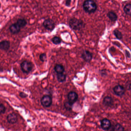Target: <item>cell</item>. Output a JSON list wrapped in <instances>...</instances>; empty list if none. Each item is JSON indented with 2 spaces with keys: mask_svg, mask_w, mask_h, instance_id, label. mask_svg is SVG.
Listing matches in <instances>:
<instances>
[{
  "mask_svg": "<svg viewBox=\"0 0 131 131\" xmlns=\"http://www.w3.org/2000/svg\"><path fill=\"white\" fill-rule=\"evenodd\" d=\"M54 70L57 74L63 73L64 71V68L63 66L61 64H57L54 67Z\"/></svg>",
  "mask_w": 131,
  "mask_h": 131,
  "instance_id": "5bb4252c",
  "label": "cell"
},
{
  "mask_svg": "<svg viewBox=\"0 0 131 131\" xmlns=\"http://www.w3.org/2000/svg\"><path fill=\"white\" fill-rule=\"evenodd\" d=\"M73 104H72L69 102H66L64 103V106L66 110L70 111L72 109Z\"/></svg>",
  "mask_w": 131,
  "mask_h": 131,
  "instance_id": "44dd1931",
  "label": "cell"
},
{
  "mask_svg": "<svg viewBox=\"0 0 131 131\" xmlns=\"http://www.w3.org/2000/svg\"><path fill=\"white\" fill-rule=\"evenodd\" d=\"M114 131H124V129L122 125L117 124L114 128Z\"/></svg>",
  "mask_w": 131,
  "mask_h": 131,
  "instance_id": "ffe728a7",
  "label": "cell"
},
{
  "mask_svg": "<svg viewBox=\"0 0 131 131\" xmlns=\"http://www.w3.org/2000/svg\"><path fill=\"white\" fill-rule=\"evenodd\" d=\"M66 75L63 73L57 74V78L58 80L60 82H62L65 81L66 80Z\"/></svg>",
  "mask_w": 131,
  "mask_h": 131,
  "instance_id": "2e32d148",
  "label": "cell"
},
{
  "mask_svg": "<svg viewBox=\"0 0 131 131\" xmlns=\"http://www.w3.org/2000/svg\"><path fill=\"white\" fill-rule=\"evenodd\" d=\"M7 119L8 123L11 124H14L17 121V116L15 113H11L8 115Z\"/></svg>",
  "mask_w": 131,
  "mask_h": 131,
  "instance_id": "9c48e42d",
  "label": "cell"
},
{
  "mask_svg": "<svg viewBox=\"0 0 131 131\" xmlns=\"http://www.w3.org/2000/svg\"><path fill=\"white\" fill-rule=\"evenodd\" d=\"M44 27L47 30L52 31L55 27V24L51 19H48L45 20L43 23Z\"/></svg>",
  "mask_w": 131,
  "mask_h": 131,
  "instance_id": "5b68a950",
  "label": "cell"
},
{
  "mask_svg": "<svg viewBox=\"0 0 131 131\" xmlns=\"http://www.w3.org/2000/svg\"><path fill=\"white\" fill-rule=\"evenodd\" d=\"M52 42L55 45H58L61 43V39L58 37H55L53 38L52 40Z\"/></svg>",
  "mask_w": 131,
  "mask_h": 131,
  "instance_id": "7402d4cb",
  "label": "cell"
},
{
  "mask_svg": "<svg viewBox=\"0 0 131 131\" xmlns=\"http://www.w3.org/2000/svg\"><path fill=\"white\" fill-rule=\"evenodd\" d=\"M114 34L117 39L121 40L123 37V35L121 31L118 30H115L114 31Z\"/></svg>",
  "mask_w": 131,
  "mask_h": 131,
  "instance_id": "d6986e66",
  "label": "cell"
},
{
  "mask_svg": "<svg viewBox=\"0 0 131 131\" xmlns=\"http://www.w3.org/2000/svg\"><path fill=\"white\" fill-rule=\"evenodd\" d=\"M115 94L118 96H122L125 93V89L122 85H118L113 88Z\"/></svg>",
  "mask_w": 131,
  "mask_h": 131,
  "instance_id": "8992f818",
  "label": "cell"
},
{
  "mask_svg": "<svg viewBox=\"0 0 131 131\" xmlns=\"http://www.w3.org/2000/svg\"><path fill=\"white\" fill-rule=\"evenodd\" d=\"M111 122L108 119L104 118L101 121V127L104 130H108L111 127Z\"/></svg>",
  "mask_w": 131,
  "mask_h": 131,
  "instance_id": "30bf717a",
  "label": "cell"
},
{
  "mask_svg": "<svg viewBox=\"0 0 131 131\" xmlns=\"http://www.w3.org/2000/svg\"><path fill=\"white\" fill-rule=\"evenodd\" d=\"M10 47V43L8 41L4 40L0 43V49L2 50L7 51Z\"/></svg>",
  "mask_w": 131,
  "mask_h": 131,
  "instance_id": "7c38bea8",
  "label": "cell"
},
{
  "mask_svg": "<svg viewBox=\"0 0 131 131\" xmlns=\"http://www.w3.org/2000/svg\"><path fill=\"white\" fill-rule=\"evenodd\" d=\"M78 94L75 92H70L69 93L68 95V101L73 104L78 100Z\"/></svg>",
  "mask_w": 131,
  "mask_h": 131,
  "instance_id": "52a82bcc",
  "label": "cell"
},
{
  "mask_svg": "<svg viewBox=\"0 0 131 131\" xmlns=\"http://www.w3.org/2000/svg\"><path fill=\"white\" fill-rule=\"evenodd\" d=\"M19 95H20V97H21V98H23L27 97V94L23 92H20Z\"/></svg>",
  "mask_w": 131,
  "mask_h": 131,
  "instance_id": "d4e9b609",
  "label": "cell"
},
{
  "mask_svg": "<svg viewBox=\"0 0 131 131\" xmlns=\"http://www.w3.org/2000/svg\"><path fill=\"white\" fill-rule=\"evenodd\" d=\"M83 8L86 12L93 13L97 9V5L93 0H86L84 2Z\"/></svg>",
  "mask_w": 131,
  "mask_h": 131,
  "instance_id": "6da1fadb",
  "label": "cell"
},
{
  "mask_svg": "<svg viewBox=\"0 0 131 131\" xmlns=\"http://www.w3.org/2000/svg\"><path fill=\"white\" fill-rule=\"evenodd\" d=\"M71 0H67L66 1V5L67 6H68L70 5L71 4Z\"/></svg>",
  "mask_w": 131,
  "mask_h": 131,
  "instance_id": "484cf974",
  "label": "cell"
},
{
  "mask_svg": "<svg viewBox=\"0 0 131 131\" xmlns=\"http://www.w3.org/2000/svg\"><path fill=\"white\" fill-rule=\"evenodd\" d=\"M33 64L31 62L27 61H23L20 64L21 70L25 73H28L31 71L33 68Z\"/></svg>",
  "mask_w": 131,
  "mask_h": 131,
  "instance_id": "3957f363",
  "label": "cell"
},
{
  "mask_svg": "<svg viewBox=\"0 0 131 131\" xmlns=\"http://www.w3.org/2000/svg\"><path fill=\"white\" fill-rule=\"evenodd\" d=\"M17 24L20 28L24 27L27 24V21L24 19H19L17 22Z\"/></svg>",
  "mask_w": 131,
  "mask_h": 131,
  "instance_id": "e0dca14e",
  "label": "cell"
},
{
  "mask_svg": "<svg viewBox=\"0 0 131 131\" xmlns=\"http://www.w3.org/2000/svg\"><path fill=\"white\" fill-rule=\"evenodd\" d=\"M41 103L43 107H49L52 104V98L49 95H44L41 100Z\"/></svg>",
  "mask_w": 131,
  "mask_h": 131,
  "instance_id": "277c9868",
  "label": "cell"
},
{
  "mask_svg": "<svg viewBox=\"0 0 131 131\" xmlns=\"http://www.w3.org/2000/svg\"><path fill=\"white\" fill-rule=\"evenodd\" d=\"M6 111V108L4 105L0 104V114H4Z\"/></svg>",
  "mask_w": 131,
  "mask_h": 131,
  "instance_id": "cb8c5ba5",
  "label": "cell"
},
{
  "mask_svg": "<svg viewBox=\"0 0 131 131\" xmlns=\"http://www.w3.org/2000/svg\"><path fill=\"white\" fill-rule=\"evenodd\" d=\"M40 60L42 62H44L47 60V55L45 53H42L40 54Z\"/></svg>",
  "mask_w": 131,
  "mask_h": 131,
  "instance_id": "603a6c76",
  "label": "cell"
},
{
  "mask_svg": "<svg viewBox=\"0 0 131 131\" xmlns=\"http://www.w3.org/2000/svg\"><path fill=\"white\" fill-rule=\"evenodd\" d=\"M69 25L70 27L74 30H80L84 27L83 21L76 18L71 19L69 21Z\"/></svg>",
  "mask_w": 131,
  "mask_h": 131,
  "instance_id": "7a4b0ae2",
  "label": "cell"
},
{
  "mask_svg": "<svg viewBox=\"0 0 131 131\" xmlns=\"http://www.w3.org/2000/svg\"><path fill=\"white\" fill-rule=\"evenodd\" d=\"M1 3H0V8H1Z\"/></svg>",
  "mask_w": 131,
  "mask_h": 131,
  "instance_id": "4316f807",
  "label": "cell"
},
{
  "mask_svg": "<svg viewBox=\"0 0 131 131\" xmlns=\"http://www.w3.org/2000/svg\"><path fill=\"white\" fill-rule=\"evenodd\" d=\"M81 57L86 62H90L92 60V54L88 51L85 50L82 54Z\"/></svg>",
  "mask_w": 131,
  "mask_h": 131,
  "instance_id": "ba28073f",
  "label": "cell"
},
{
  "mask_svg": "<svg viewBox=\"0 0 131 131\" xmlns=\"http://www.w3.org/2000/svg\"><path fill=\"white\" fill-rule=\"evenodd\" d=\"M103 103L107 106H111L113 104V100L112 98L109 96H107L104 98Z\"/></svg>",
  "mask_w": 131,
  "mask_h": 131,
  "instance_id": "4fadbf2b",
  "label": "cell"
},
{
  "mask_svg": "<svg viewBox=\"0 0 131 131\" xmlns=\"http://www.w3.org/2000/svg\"><path fill=\"white\" fill-rule=\"evenodd\" d=\"M107 16L109 19L112 21H115L117 19V15L113 12H108Z\"/></svg>",
  "mask_w": 131,
  "mask_h": 131,
  "instance_id": "9a60e30c",
  "label": "cell"
},
{
  "mask_svg": "<svg viewBox=\"0 0 131 131\" xmlns=\"http://www.w3.org/2000/svg\"><path fill=\"white\" fill-rule=\"evenodd\" d=\"M124 11L128 15H131V4L126 5L124 8Z\"/></svg>",
  "mask_w": 131,
  "mask_h": 131,
  "instance_id": "ac0fdd59",
  "label": "cell"
},
{
  "mask_svg": "<svg viewBox=\"0 0 131 131\" xmlns=\"http://www.w3.org/2000/svg\"><path fill=\"white\" fill-rule=\"evenodd\" d=\"M20 27L17 24V23H15V24H13L10 26L9 30L11 33L15 34L20 32Z\"/></svg>",
  "mask_w": 131,
  "mask_h": 131,
  "instance_id": "8fae6325",
  "label": "cell"
}]
</instances>
